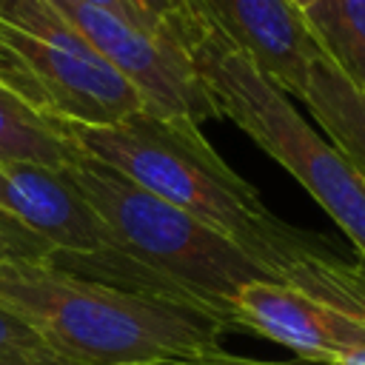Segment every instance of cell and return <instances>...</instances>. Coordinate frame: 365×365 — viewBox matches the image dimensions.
Here are the masks:
<instances>
[{
  "instance_id": "cell-18",
  "label": "cell",
  "mask_w": 365,
  "mask_h": 365,
  "mask_svg": "<svg viewBox=\"0 0 365 365\" xmlns=\"http://www.w3.org/2000/svg\"><path fill=\"white\" fill-rule=\"evenodd\" d=\"M336 365H365V345H359V348H354L351 354H345Z\"/></svg>"
},
{
  "instance_id": "cell-11",
  "label": "cell",
  "mask_w": 365,
  "mask_h": 365,
  "mask_svg": "<svg viewBox=\"0 0 365 365\" xmlns=\"http://www.w3.org/2000/svg\"><path fill=\"white\" fill-rule=\"evenodd\" d=\"M83 157L68 128L29 111L0 88V163H40L71 168Z\"/></svg>"
},
{
  "instance_id": "cell-16",
  "label": "cell",
  "mask_w": 365,
  "mask_h": 365,
  "mask_svg": "<svg viewBox=\"0 0 365 365\" xmlns=\"http://www.w3.org/2000/svg\"><path fill=\"white\" fill-rule=\"evenodd\" d=\"M180 365H319V362H308V359H248V356H234V354H217V356H205V359H194V362H180Z\"/></svg>"
},
{
  "instance_id": "cell-1",
  "label": "cell",
  "mask_w": 365,
  "mask_h": 365,
  "mask_svg": "<svg viewBox=\"0 0 365 365\" xmlns=\"http://www.w3.org/2000/svg\"><path fill=\"white\" fill-rule=\"evenodd\" d=\"M0 305L66 365H180L225 354L211 317L100 285L46 259H0Z\"/></svg>"
},
{
  "instance_id": "cell-5",
  "label": "cell",
  "mask_w": 365,
  "mask_h": 365,
  "mask_svg": "<svg viewBox=\"0 0 365 365\" xmlns=\"http://www.w3.org/2000/svg\"><path fill=\"white\" fill-rule=\"evenodd\" d=\"M0 88L63 128L117 125L145 103L46 0H0Z\"/></svg>"
},
{
  "instance_id": "cell-20",
  "label": "cell",
  "mask_w": 365,
  "mask_h": 365,
  "mask_svg": "<svg viewBox=\"0 0 365 365\" xmlns=\"http://www.w3.org/2000/svg\"><path fill=\"white\" fill-rule=\"evenodd\" d=\"M0 365H20V362H11V359H0Z\"/></svg>"
},
{
  "instance_id": "cell-15",
  "label": "cell",
  "mask_w": 365,
  "mask_h": 365,
  "mask_svg": "<svg viewBox=\"0 0 365 365\" xmlns=\"http://www.w3.org/2000/svg\"><path fill=\"white\" fill-rule=\"evenodd\" d=\"M80 3L94 6V9H103V11H111V14H117V17L128 20V23H134L137 29L151 31V34H165V31H168L165 26H160L157 20H151L134 0H80Z\"/></svg>"
},
{
  "instance_id": "cell-13",
  "label": "cell",
  "mask_w": 365,
  "mask_h": 365,
  "mask_svg": "<svg viewBox=\"0 0 365 365\" xmlns=\"http://www.w3.org/2000/svg\"><path fill=\"white\" fill-rule=\"evenodd\" d=\"M0 359H11L20 365H66L31 325H26L17 314L0 305Z\"/></svg>"
},
{
  "instance_id": "cell-7",
  "label": "cell",
  "mask_w": 365,
  "mask_h": 365,
  "mask_svg": "<svg viewBox=\"0 0 365 365\" xmlns=\"http://www.w3.org/2000/svg\"><path fill=\"white\" fill-rule=\"evenodd\" d=\"M225 325L285 345L299 359L319 365H336L365 345L362 322L268 279L245 282L228 297Z\"/></svg>"
},
{
  "instance_id": "cell-14",
  "label": "cell",
  "mask_w": 365,
  "mask_h": 365,
  "mask_svg": "<svg viewBox=\"0 0 365 365\" xmlns=\"http://www.w3.org/2000/svg\"><path fill=\"white\" fill-rule=\"evenodd\" d=\"M51 251L54 248L46 240H40L26 225L0 211V259H48Z\"/></svg>"
},
{
  "instance_id": "cell-2",
  "label": "cell",
  "mask_w": 365,
  "mask_h": 365,
  "mask_svg": "<svg viewBox=\"0 0 365 365\" xmlns=\"http://www.w3.org/2000/svg\"><path fill=\"white\" fill-rule=\"evenodd\" d=\"M168 31L185 48L220 117L245 131L339 225L365 259V182L348 160L297 111L291 97L188 0Z\"/></svg>"
},
{
  "instance_id": "cell-10",
  "label": "cell",
  "mask_w": 365,
  "mask_h": 365,
  "mask_svg": "<svg viewBox=\"0 0 365 365\" xmlns=\"http://www.w3.org/2000/svg\"><path fill=\"white\" fill-rule=\"evenodd\" d=\"M299 100L331 137L328 143L365 182V91L356 88L325 54H319L308 66Z\"/></svg>"
},
{
  "instance_id": "cell-4",
  "label": "cell",
  "mask_w": 365,
  "mask_h": 365,
  "mask_svg": "<svg viewBox=\"0 0 365 365\" xmlns=\"http://www.w3.org/2000/svg\"><path fill=\"white\" fill-rule=\"evenodd\" d=\"M66 171L106 222L117 251L197 294L228 331V297L245 282L265 279L262 268L240 245L88 154Z\"/></svg>"
},
{
  "instance_id": "cell-12",
  "label": "cell",
  "mask_w": 365,
  "mask_h": 365,
  "mask_svg": "<svg viewBox=\"0 0 365 365\" xmlns=\"http://www.w3.org/2000/svg\"><path fill=\"white\" fill-rule=\"evenodd\" d=\"M302 14L322 54L365 91V0H314Z\"/></svg>"
},
{
  "instance_id": "cell-19",
  "label": "cell",
  "mask_w": 365,
  "mask_h": 365,
  "mask_svg": "<svg viewBox=\"0 0 365 365\" xmlns=\"http://www.w3.org/2000/svg\"><path fill=\"white\" fill-rule=\"evenodd\" d=\"M294 3H297V6H299V9H302V11H305V9H308V6H311V3H314V0H294Z\"/></svg>"
},
{
  "instance_id": "cell-6",
  "label": "cell",
  "mask_w": 365,
  "mask_h": 365,
  "mask_svg": "<svg viewBox=\"0 0 365 365\" xmlns=\"http://www.w3.org/2000/svg\"><path fill=\"white\" fill-rule=\"evenodd\" d=\"M114 71H120L143 97L145 111L157 117H185L194 123L220 117L208 100L180 40L151 34L134 23L86 6L80 0H46Z\"/></svg>"
},
{
  "instance_id": "cell-17",
  "label": "cell",
  "mask_w": 365,
  "mask_h": 365,
  "mask_svg": "<svg viewBox=\"0 0 365 365\" xmlns=\"http://www.w3.org/2000/svg\"><path fill=\"white\" fill-rule=\"evenodd\" d=\"M151 20H157L160 26H165L171 17H177L182 9H185V3L188 0H134ZM168 29V26H165Z\"/></svg>"
},
{
  "instance_id": "cell-3",
  "label": "cell",
  "mask_w": 365,
  "mask_h": 365,
  "mask_svg": "<svg viewBox=\"0 0 365 365\" xmlns=\"http://www.w3.org/2000/svg\"><path fill=\"white\" fill-rule=\"evenodd\" d=\"M68 134L83 154L117 168L154 197L217 228L259 268L291 228V222L274 217L257 188L217 154L194 120L140 111L117 125H74Z\"/></svg>"
},
{
  "instance_id": "cell-9",
  "label": "cell",
  "mask_w": 365,
  "mask_h": 365,
  "mask_svg": "<svg viewBox=\"0 0 365 365\" xmlns=\"http://www.w3.org/2000/svg\"><path fill=\"white\" fill-rule=\"evenodd\" d=\"M268 80L288 97H302L308 66L322 54L294 0H191Z\"/></svg>"
},
{
  "instance_id": "cell-8",
  "label": "cell",
  "mask_w": 365,
  "mask_h": 365,
  "mask_svg": "<svg viewBox=\"0 0 365 365\" xmlns=\"http://www.w3.org/2000/svg\"><path fill=\"white\" fill-rule=\"evenodd\" d=\"M0 211L46 240L54 251L88 254L114 248L106 222L66 168L0 163Z\"/></svg>"
}]
</instances>
